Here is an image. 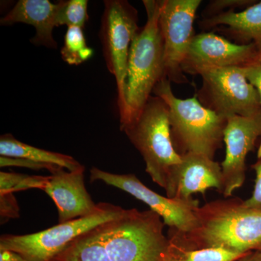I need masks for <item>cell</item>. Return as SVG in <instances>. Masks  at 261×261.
Here are the masks:
<instances>
[{"label":"cell","mask_w":261,"mask_h":261,"mask_svg":"<svg viewBox=\"0 0 261 261\" xmlns=\"http://www.w3.org/2000/svg\"><path fill=\"white\" fill-rule=\"evenodd\" d=\"M159 215L128 209L73 240L51 261H178Z\"/></svg>","instance_id":"cell-1"},{"label":"cell","mask_w":261,"mask_h":261,"mask_svg":"<svg viewBox=\"0 0 261 261\" xmlns=\"http://www.w3.org/2000/svg\"><path fill=\"white\" fill-rule=\"evenodd\" d=\"M195 227L188 232L170 229L168 238L184 250L221 247L241 254L261 245V211L245 207L239 198L207 202L196 210Z\"/></svg>","instance_id":"cell-2"},{"label":"cell","mask_w":261,"mask_h":261,"mask_svg":"<svg viewBox=\"0 0 261 261\" xmlns=\"http://www.w3.org/2000/svg\"><path fill=\"white\" fill-rule=\"evenodd\" d=\"M152 94L168 105L171 138L180 155L187 153L203 154L214 159L222 147L227 119L204 107L194 95L180 99L173 94L171 82L163 79Z\"/></svg>","instance_id":"cell-3"},{"label":"cell","mask_w":261,"mask_h":261,"mask_svg":"<svg viewBox=\"0 0 261 261\" xmlns=\"http://www.w3.org/2000/svg\"><path fill=\"white\" fill-rule=\"evenodd\" d=\"M120 128L143 158L146 172L168 193L173 171L181 162L171 138L168 105L152 95L137 116Z\"/></svg>","instance_id":"cell-4"},{"label":"cell","mask_w":261,"mask_h":261,"mask_svg":"<svg viewBox=\"0 0 261 261\" xmlns=\"http://www.w3.org/2000/svg\"><path fill=\"white\" fill-rule=\"evenodd\" d=\"M147 21L130 45L125 97L127 119L132 121L152 96L164 75V49L159 27L160 0H143Z\"/></svg>","instance_id":"cell-5"},{"label":"cell","mask_w":261,"mask_h":261,"mask_svg":"<svg viewBox=\"0 0 261 261\" xmlns=\"http://www.w3.org/2000/svg\"><path fill=\"white\" fill-rule=\"evenodd\" d=\"M99 38L106 66L116 80L120 126L127 119L125 86L132 43L140 32L138 11L126 0H106Z\"/></svg>","instance_id":"cell-6"},{"label":"cell","mask_w":261,"mask_h":261,"mask_svg":"<svg viewBox=\"0 0 261 261\" xmlns=\"http://www.w3.org/2000/svg\"><path fill=\"white\" fill-rule=\"evenodd\" d=\"M126 209L111 203H99L97 212L71 220L39 232L2 235L0 250L17 252L29 261H51L73 240L89 230L119 217Z\"/></svg>","instance_id":"cell-7"},{"label":"cell","mask_w":261,"mask_h":261,"mask_svg":"<svg viewBox=\"0 0 261 261\" xmlns=\"http://www.w3.org/2000/svg\"><path fill=\"white\" fill-rule=\"evenodd\" d=\"M202 87L197 99L204 107L227 119L228 117H251L261 113L257 89L250 84L241 68H216L200 75Z\"/></svg>","instance_id":"cell-8"},{"label":"cell","mask_w":261,"mask_h":261,"mask_svg":"<svg viewBox=\"0 0 261 261\" xmlns=\"http://www.w3.org/2000/svg\"><path fill=\"white\" fill-rule=\"evenodd\" d=\"M201 0H160L159 27L164 49V75L170 82L188 84L181 65L195 36L194 22Z\"/></svg>","instance_id":"cell-9"},{"label":"cell","mask_w":261,"mask_h":261,"mask_svg":"<svg viewBox=\"0 0 261 261\" xmlns=\"http://www.w3.org/2000/svg\"><path fill=\"white\" fill-rule=\"evenodd\" d=\"M90 181H101L116 187L145 202L150 210L161 216L165 225L178 232H188L195 227L197 218L196 210L198 200L169 198L152 191L140 181L135 174H116L92 167Z\"/></svg>","instance_id":"cell-10"},{"label":"cell","mask_w":261,"mask_h":261,"mask_svg":"<svg viewBox=\"0 0 261 261\" xmlns=\"http://www.w3.org/2000/svg\"><path fill=\"white\" fill-rule=\"evenodd\" d=\"M260 57L253 44H237L213 32H203L194 37L181 68L185 74L200 75L216 68H243Z\"/></svg>","instance_id":"cell-11"},{"label":"cell","mask_w":261,"mask_h":261,"mask_svg":"<svg viewBox=\"0 0 261 261\" xmlns=\"http://www.w3.org/2000/svg\"><path fill=\"white\" fill-rule=\"evenodd\" d=\"M261 136V113L256 116L228 117L224 132L226 156L222 163L225 197L243 186L245 180L247 154L253 150Z\"/></svg>","instance_id":"cell-12"},{"label":"cell","mask_w":261,"mask_h":261,"mask_svg":"<svg viewBox=\"0 0 261 261\" xmlns=\"http://www.w3.org/2000/svg\"><path fill=\"white\" fill-rule=\"evenodd\" d=\"M181 156V162L173 171L169 191V198L189 200L194 193L202 194L211 188L223 193L224 176L221 165L214 159L196 153Z\"/></svg>","instance_id":"cell-13"},{"label":"cell","mask_w":261,"mask_h":261,"mask_svg":"<svg viewBox=\"0 0 261 261\" xmlns=\"http://www.w3.org/2000/svg\"><path fill=\"white\" fill-rule=\"evenodd\" d=\"M84 171L85 167L75 171L61 168L49 176L43 191L56 204L59 223L89 216L99 209V203H94L86 189Z\"/></svg>","instance_id":"cell-14"},{"label":"cell","mask_w":261,"mask_h":261,"mask_svg":"<svg viewBox=\"0 0 261 261\" xmlns=\"http://www.w3.org/2000/svg\"><path fill=\"white\" fill-rule=\"evenodd\" d=\"M63 1L57 3L49 0H19L5 16L0 20L2 25L8 27L15 23L32 25L36 34L31 39L34 45L57 49L58 44L53 38V30L59 27V14Z\"/></svg>","instance_id":"cell-15"},{"label":"cell","mask_w":261,"mask_h":261,"mask_svg":"<svg viewBox=\"0 0 261 261\" xmlns=\"http://www.w3.org/2000/svg\"><path fill=\"white\" fill-rule=\"evenodd\" d=\"M198 25L203 31L215 29L237 44H253L261 56V1L241 11L202 19Z\"/></svg>","instance_id":"cell-16"},{"label":"cell","mask_w":261,"mask_h":261,"mask_svg":"<svg viewBox=\"0 0 261 261\" xmlns=\"http://www.w3.org/2000/svg\"><path fill=\"white\" fill-rule=\"evenodd\" d=\"M0 155L60 166L69 171H77L84 167L71 156L37 148L20 142L10 134H5L0 137Z\"/></svg>","instance_id":"cell-17"},{"label":"cell","mask_w":261,"mask_h":261,"mask_svg":"<svg viewBox=\"0 0 261 261\" xmlns=\"http://www.w3.org/2000/svg\"><path fill=\"white\" fill-rule=\"evenodd\" d=\"M61 54L62 59L70 65H81L92 58L94 51L87 45L83 29L68 27Z\"/></svg>","instance_id":"cell-18"},{"label":"cell","mask_w":261,"mask_h":261,"mask_svg":"<svg viewBox=\"0 0 261 261\" xmlns=\"http://www.w3.org/2000/svg\"><path fill=\"white\" fill-rule=\"evenodd\" d=\"M49 176H29L20 173L4 172L0 173V193L13 192L22 190L38 189L44 190Z\"/></svg>","instance_id":"cell-19"},{"label":"cell","mask_w":261,"mask_h":261,"mask_svg":"<svg viewBox=\"0 0 261 261\" xmlns=\"http://www.w3.org/2000/svg\"><path fill=\"white\" fill-rule=\"evenodd\" d=\"M175 249L180 261H238L248 254L230 251L221 247L195 250H184L176 247Z\"/></svg>","instance_id":"cell-20"},{"label":"cell","mask_w":261,"mask_h":261,"mask_svg":"<svg viewBox=\"0 0 261 261\" xmlns=\"http://www.w3.org/2000/svg\"><path fill=\"white\" fill-rule=\"evenodd\" d=\"M88 18L87 0L63 1L59 14L60 27H77L84 29Z\"/></svg>","instance_id":"cell-21"},{"label":"cell","mask_w":261,"mask_h":261,"mask_svg":"<svg viewBox=\"0 0 261 261\" xmlns=\"http://www.w3.org/2000/svg\"><path fill=\"white\" fill-rule=\"evenodd\" d=\"M257 1L254 0H211L202 13V19L214 18L223 13L246 9Z\"/></svg>","instance_id":"cell-22"},{"label":"cell","mask_w":261,"mask_h":261,"mask_svg":"<svg viewBox=\"0 0 261 261\" xmlns=\"http://www.w3.org/2000/svg\"><path fill=\"white\" fill-rule=\"evenodd\" d=\"M0 166L1 167H23L30 168L33 170L47 169L53 174L61 169L60 166H51V165L44 164V163L34 162V161H29L23 159H18V158H9L0 156ZM65 169V168H64Z\"/></svg>","instance_id":"cell-23"},{"label":"cell","mask_w":261,"mask_h":261,"mask_svg":"<svg viewBox=\"0 0 261 261\" xmlns=\"http://www.w3.org/2000/svg\"><path fill=\"white\" fill-rule=\"evenodd\" d=\"M0 216L2 221L20 217V207L13 193H0Z\"/></svg>","instance_id":"cell-24"},{"label":"cell","mask_w":261,"mask_h":261,"mask_svg":"<svg viewBox=\"0 0 261 261\" xmlns=\"http://www.w3.org/2000/svg\"><path fill=\"white\" fill-rule=\"evenodd\" d=\"M255 172V187L253 192L250 198L243 200V204L245 207L255 210L261 211V158L257 159V162L252 165Z\"/></svg>","instance_id":"cell-25"},{"label":"cell","mask_w":261,"mask_h":261,"mask_svg":"<svg viewBox=\"0 0 261 261\" xmlns=\"http://www.w3.org/2000/svg\"><path fill=\"white\" fill-rule=\"evenodd\" d=\"M241 68L247 80L257 89L261 102V57L257 61Z\"/></svg>","instance_id":"cell-26"},{"label":"cell","mask_w":261,"mask_h":261,"mask_svg":"<svg viewBox=\"0 0 261 261\" xmlns=\"http://www.w3.org/2000/svg\"><path fill=\"white\" fill-rule=\"evenodd\" d=\"M0 261H29L17 252L0 250Z\"/></svg>","instance_id":"cell-27"},{"label":"cell","mask_w":261,"mask_h":261,"mask_svg":"<svg viewBox=\"0 0 261 261\" xmlns=\"http://www.w3.org/2000/svg\"><path fill=\"white\" fill-rule=\"evenodd\" d=\"M239 261H261V251L255 250L250 252Z\"/></svg>","instance_id":"cell-28"},{"label":"cell","mask_w":261,"mask_h":261,"mask_svg":"<svg viewBox=\"0 0 261 261\" xmlns=\"http://www.w3.org/2000/svg\"><path fill=\"white\" fill-rule=\"evenodd\" d=\"M257 158H258V159H260V158H261V144L260 147H259L258 152H257Z\"/></svg>","instance_id":"cell-29"},{"label":"cell","mask_w":261,"mask_h":261,"mask_svg":"<svg viewBox=\"0 0 261 261\" xmlns=\"http://www.w3.org/2000/svg\"><path fill=\"white\" fill-rule=\"evenodd\" d=\"M257 250H260V251H261V245H260V247H259V248L257 249Z\"/></svg>","instance_id":"cell-30"},{"label":"cell","mask_w":261,"mask_h":261,"mask_svg":"<svg viewBox=\"0 0 261 261\" xmlns=\"http://www.w3.org/2000/svg\"><path fill=\"white\" fill-rule=\"evenodd\" d=\"M178 261H180L179 260H178Z\"/></svg>","instance_id":"cell-31"}]
</instances>
